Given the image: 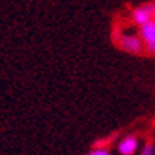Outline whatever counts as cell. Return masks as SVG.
<instances>
[{
    "label": "cell",
    "mask_w": 155,
    "mask_h": 155,
    "mask_svg": "<svg viewBox=\"0 0 155 155\" xmlns=\"http://www.w3.org/2000/svg\"><path fill=\"white\" fill-rule=\"evenodd\" d=\"M116 45L125 51L127 54H131V55H139L141 52L146 51L144 43L141 40L139 33H127V32H117L116 33Z\"/></svg>",
    "instance_id": "cell-1"
},
{
    "label": "cell",
    "mask_w": 155,
    "mask_h": 155,
    "mask_svg": "<svg viewBox=\"0 0 155 155\" xmlns=\"http://www.w3.org/2000/svg\"><path fill=\"white\" fill-rule=\"evenodd\" d=\"M130 19L136 27L155 19V2H147V3H143V5L136 6V8H133L130 13Z\"/></svg>",
    "instance_id": "cell-2"
},
{
    "label": "cell",
    "mask_w": 155,
    "mask_h": 155,
    "mask_svg": "<svg viewBox=\"0 0 155 155\" xmlns=\"http://www.w3.org/2000/svg\"><path fill=\"white\" fill-rule=\"evenodd\" d=\"M138 33H139L141 40H143V43H144L146 51L150 52V54H155V19L139 25Z\"/></svg>",
    "instance_id": "cell-3"
},
{
    "label": "cell",
    "mask_w": 155,
    "mask_h": 155,
    "mask_svg": "<svg viewBox=\"0 0 155 155\" xmlns=\"http://www.w3.org/2000/svg\"><path fill=\"white\" fill-rule=\"evenodd\" d=\"M139 149V139L135 135H127L117 144V150L120 155H135Z\"/></svg>",
    "instance_id": "cell-4"
},
{
    "label": "cell",
    "mask_w": 155,
    "mask_h": 155,
    "mask_svg": "<svg viewBox=\"0 0 155 155\" xmlns=\"http://www.w3.org/2000/svg\"><path fill=\"white\" fill-rule=\"evenodd\" d=\"M155 153V146L153 143H146L143 147H141L139 155H153Z\"/></svg>",
    "instance_id": "cell-5"
},
{
    "label": "cell",
    "mask_w": 155,
    "mask_h": 155,
    "mask_svg": "<svg viewBox=\"0 0 155 155\" xmlns=\"http://www.w3.org/2000/svg\"><path fill=\"white\" fill-rule=\"evenodd\" d=\"M86 155H97V149H92L89 153H86Z\"/></svg>",
    "instance_id": "cell-6"
}]
</instances>
